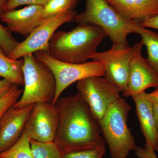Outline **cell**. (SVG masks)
<instances>
[{
  "label": "cell",
  "instance_id": "cell-16",
  "mask_svg": "<svg viewBox=\"0 0 158 158\" xmlns=\"http://www.w3.org/2000/svg\"><path fill=\"white\" fill-rule=\"evenodd\" d=\"M23 59L13 60L6 55L0 47V77L18 86H24Z\"/></svg>",
  "mask_w": 158,
  "mask_h": 158
},
{
  "label": "cell",
  "instance_id": "cell-24",
  "mask_svg": "<svg viewBox=\"0 0 158 158\" xmlns=\"http://www.w3.org/2000/svg\"><path fill=\"white\" fill-rule=\"evenodd\" d=\"M49 0H9L4 8V12L15 10L23 5H37L44 6Z\"/></svg>",
  "mask_w": 158,
  "mask_h": 158
},
{
  "label": "cell",
  "instance_id": "cell-27",
  "mask_svg": "<svg viewBox=\"0 0 158 158\" xmlns=\"http://www.w3.org/2000/svg\"><path fill=\"white\" fill-rule=\"evenodd\" d=\"M142 27L158 30V15L143 21L140 23Z\"/></svg>",
  "mask_w": 158,
  "mask_h": 158
},
{
  "label": "cell",
  "instance_id": "cell-2",
  "mask_svg": "<svg viewBox=\"0 0 158 158\" xmlns=\"http://www.w3.org/2000/svg\"><path fill=\"white\" fill-rule=\"evenodd\" d=\"M106 33L98 26L78 24L69 31H56L49 43L48 52L66 63L81 64L91 59Z\"/></svg>",
  "mask_w": 158,
  "mask_h": 158
},
{
  "label": "cell",
  "instance_id": "cell-4",
  "mask_svg": "<svg viewBox=\"0 0 158 158\" xmlns=\"http://www.w3.org/2000/svg\"><path fill=\"white\" fill-rule=\"evenodd\" d=\"M131 109L126 101L120 97L98 121L112 158H127L138 147L128 126Z\"/></svg>",
  "mask_w": 158,
  "mask_h": 158
},
{
  "label": "cell",
  "instance_id": "cell-12",
  "mask_svg": "<svg viewBox=\"0 0 158 158\" xmlns=\"http://www.w3.org/2000/svg\"><path fill=\"white\" fill-rule=\"evenodd\" d=\"M34 105L21 108L13 105L4 113L0 119V153L7 150L18 141L24 131Z\"/></svg>",
  "mask_w": 158,
  "mask_h": 158
},
{
  "label": "cell",
  "instance_id": "cell-17",
  "mask_svg": "<svg viewBox=\"0 0 158 158\" xmlns=\"http://www.w3.org/2000/svg\"><path fill=\"white\" fill-rule=\"evenodd\" d=\"M136 34L141 36L143 44L147 48V60L151 67L158 75V34L139 24Z\"/></svg>",
  "mask_w": 158,
  "mask_h": 158
},
{
  "label": "cell",
  "instance_id": "cell-7",
  "mask_svg": "<svg viewBox=\"0 0 158 158\" xmlns=\"http://www.w3.org/2000/svg\"><path fill=\"white\" fill-rule=\"evenodd\" d=\"M76 87L78 92L98 121L120 98L119 89L104 76H92L82 79L77 82Z\"/></svg>",
  "mask_w": 158,
  "mask_h": 158
},
{
  "label": "cell",
  "instance_id": "cell-19",
  "mask_svg": "<svg viewBox=\"0 0 158 158\" xmlns=\"http://www.w3.org/2000/svg\"><path fill=\"white\" fill-rule=\"evenodd\" d=\"M79 0H49L43 6L41 16L44 19L54 15L74 10Z\"/></svg>",
  "mask_w": 158,
  "mask_h": 158
},
{
  "label": "cell",
  "instance_id": "cell-15",
  "mask_svg": "<svg viewBox=\"0 0 158 158\" xmlns=\"http://www.w3.org/2000/svg\"><path fill=\"white\" fill-rule=\"evenodd\" d=\"M135 104L140 128L145 140V148L156 152L158 141V130L151 103L145 91L132 97Z\"/></svg>",
  "mask_w": 158,
  "mask_h": 158
},
{
  "label": "cell",
  "instance_id": "cell-1",
  "mask_svg": "<svg viewBox=\"0 0 158 158\" xmlns=\"http://www.w3.org/2000/svg\"><path fill=\"white\" fill-rule=\"evenodd\" d=\"M55 105L59 110L60 121L54 142L62 155L105 146L98 120L80 93L59 98Z\"/></svg>",
  "mask_w": 158,
  "mask_h": 158
},
{
  "label": "cell",
  "instance_id": "cell-22",
  "mask_svg": "<svg viewBox=\"0 0 158 158\" xmlns=\"http://www.w3.org/2000/svg\"><path fill=\"white\" fill-rule=\"evenodd\" d=\"M17 41L7 27H4L0 23V47L7 56L18 45Z\"/></svg>",
  "mask_w": 158,
  "mask_h": 158
},
{
  "label": "cell",
  "instance_id": "cell-30",
  "mask_svg": "<svg viewBox=\"0 0 158 158\" xmlns=\"http://www.w3.org/2000/svg\"><path fill=\"white\" fill-rule=\"evenodd\" d=\"M156 152H158V141L157 142V144L156 149Z\"/></svg>",
  "mask_w": 158,
  "mask_h": 158
},
{
  "label": "cell",
  "instance_id": "cell-18",
  "mask_svg": "<svg viewBox=\"0 0 158 158\" xmlns=\"http://www.w3.org/2000/svg\"><path fill=\"white\" fill-rule=\"evenodd\" d=\"M2 158H34L31 150V140L25 130L23 135L11 148L0 153Z\"/></svg>",
  "mask_w": 158,
  "mask_h": 158
},
{
  "label": "cell",
  "instance_id": "cell-29",
  "mask_svg": "<svg viewBox=\"0 0 158 158\" xmlns=\"http://www.w3.org/2000/svg\"><path fill=\"white\" fill-rule=\"evenodd\" d=\"M9 1V0H0V19L2 15L5 12L4 8Z\"/></svg>",
  "mask_w": 158,
  "mask_h": 158
},
{
  "label": "cell",
  "instance_id": "cell-28",
  "mask_svg": "<svg viewBox=\"0 0 158 158\" xmlns=\"http://www.w3.org/2000/svg\"><path fill=\"white\" fill-rule=\"evenodd\" d=\"M13 83L6 79L0 80V98L9 91Z\"/></svg>",
  "mask_w": 158,
  "mask_h": 158
},
{
  "label": "cell",
  "instance_id": "cell-26",
  "mask_svg": "<svg viewBox=\"0 0 158 158\" xmlns=\"http://www.w3.org/2000/svg\"><path fill=\"white\" fill-rule=\"evenodd\" d=\"M135 152L136 156L138 158H158L155 151L150 148L137 147Z\"/></svg>",
  "mask_w": 158,
  "mask_h": 158
},
{
  "label": "cell",
  "instance_id": "cell-10",
  "mask_svg": "<svg viewBox=\"0 0 158 158\" xmlns=\"http://www.w3.org/2000/svg\"><path fill=\"white\" fill-rule=\"evenodd\" d=\"M60 115L56 105L49 102L34 104L25 130L30 140L54 142L59 127Z\"/></svg>",
  "mask_w": 158,
  "mask_h": 158
},
{
  "label": "cell",
  "instance_id": "cell-8",
  "mask_svg": "<svg viewBox=\"0 0 158 158\" xmlns=\"http://www.w3.org/2000/svg\"><path fill=\"white\" fill-rule=\"evenodd\" d=\"M77 14L74 10H70L46 19L24 41L19 42L8 56L18 60L39 51L48 52L49 43L57 29L65 23L74 22Z\"/></svg>",
  "mask_w": 158,
  "mask_h": 158
},
{
  "label": "cell",
  "instance_id": "cell-25",
  "mask_svg": "<svg viewBox=\"0 0 158 158\" xmlns=\"http://www.w3.org/2000/svg\"><path fill=\"white\" fill-rule=\"evenodd\" d=\"M151 93H146L148 99L151 103L156 125L158 130V87Z\"/></svg>",
  "mask_w": 158,
  "mask_h": 158
},
{
  "label": "cell",
  "instance_id": "cell-23",
  "mask_svg": "<svg viewBox=\"0 0 158 158\" xmlns=\"http://www.w3.org/2000/svg\"><path fill=\"white\" fill-rule=\"evenodd\" d=\"M106 152L105 146L66 153L62 158H102Z\"/></svg>",
  "mask_w": 158,
  "mask_h": 158
},
{
  "label": "cell",
  "instance_id": "cell-14",
  "mask_svg": "<svg viewBox=\"0 0 158 158\" xmlns=\"http://www.w3.org/2000/svg\"><path fill=\"white\" fill-rule=\"evenodd\" d=\"M125 19L141 23L158 15V0H107Z\"/></svg>",
  "mask_w": 158,
  "mask_h": 158
},
{
  "label": "cell",
  "instance_id": "cell-21",
  "mask_svg": "<svg viewBox=\"0 0 158 158\" xmlns=\"http://www.w3.org/2000/svg\"><path fill=\"white\" fill-rule=\"evenodd\" d=\"M23 91V89L19 88L18 85L13 84L9 91L0 98V119L6 110L19 99Z\"/></svg>",
  "mask_w": 158,
  "mask_h": 158
},
{
  "label": "cell",
  "instance_id": "cell-20",
  "mask_svg": "<svg viewBox=\"0 0 158 158\" xmlns=\"http://www.w3.org/2000/svg\"><path fill=\"white\" fill-rule=\"evenodd\" d=\"M31 144L34 158H62V152L54 142L31 140Z\"/></svg>",
  "mask_w": 158,
  "mask_h": 158
},
{
  "label": "cell",
  "instance_id": "cell-13",
  "mask_svg": "<svg viewBox=\"0 0 158 158\" xmlns=\"http://www.w3.org/2000/svg\"><path fill=\"white\" fill-rule=\"evenodd\" d=\"M43 6L30 5L23 9L4 12L0 20L7 25L11 32L27 38L44 21L41 16Z\"/></svg>",
  "mask_w": 158,
  "mask_h": 158
},
{
  "label": "cell",
  "instance_id": "cell-3",
  "mask_svg": "<svg viewBox=\"0 0 158 158\" xmlns=\"http://www.w3.org/2000/svg\"><path fill=\"white\" fill-rule=\"evenodd\" d=\"M85 11L76 14L75 21L78 24L98 26L104 31L113 43L112 47L127 46V37L136 33L140 23L125 19L107 0H86Z\"/></svg>",
  "mask_w": 158,
  "mask_h": 158
},
{
  "label": "cell",
  "instance_id": "cell-5",
  "mask_svg": "<svg viewBox=\"0 0 158 158\" xmlns=\"http://www.w3.org/2000/svg\"><path fill=\"white\" fill-rule=\"evenodd\" d=\"M24 85L23 93L14 105L23 107L38 102L52 104L56 94V80L52 71L43 62L37 60L34 54L23 57Z\"/></svg>",
  "mask_w": 158,
  "mask_h": 158
},
{
  "label": "cell",
  "instance_id": "cell-9",
  "mask_svg": "<svg viewBox=\"0 0 158 158\" xmlns=\"http://www.w3.org/2000/svg\"><path fill=\"white\" fill-rule=\"evenodd\" d=\"M133 53V47L127 46L122 48L112 47L105 52H97L94 54L91 59L103 64L104 77L123 94L127 88Z\"/></svg>",
  "mask_w": 158,
  "mask_h": 158
},
{
  "label": "cell",
  "instance_id": "cell-31",
  "mask_svg": "<svg viewBox=\"0 0 158 158\" xmlns=\"http://www.w3.org/2000/svg\"><path fill=\"white\" fill-rule=\"evenodd\" d=\"M0 158H2L0 157Z\"/></svg>",
  "mask_w": 158,
  "mask_h": 158
},
{
  "label": "cell",
  "instance_id": "cell-6",
  "mask_svg": "<svg viewBox=\"0 0 158 158\" xmlns=\"http://www.w3.org/2000/svg\"><path fill=\"white\" fill-rule=\"evenodd\" d=\"M34 54L37 60L50 69L55 77L56 88L53 105H56L64 90L74 82L90 77L105 76L103 65L96 61L72 64L55 59L47 51H39Z\"/></svg>",
  "mask_w": 158,
  "mask_h": 158
},
{
  "label": "cell",
  "instance_id": "cell-11",
  "mask_svg": "<svg viewBox=\"0 0 158 158\" xmlns=\"http://www.w3.org/2000/svg\"><path fill=\"white\" fill-rule=\"evenodd\" d=\"M142 41L133 47V56L130 65L129 77L126 91L123 96L133 97L152 87H158V75L151 67L147 59L143 57Z\"/></svg>",
  "mask_w": 158,
  "mask_h": 158
}]
</instances>
